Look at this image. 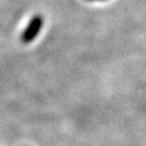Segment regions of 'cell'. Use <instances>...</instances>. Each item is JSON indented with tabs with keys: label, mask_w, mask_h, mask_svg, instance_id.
<instances>
[{
	"label": "cell",
	"mask_w": 146,
	"mask_h": 146,
	"mask_svg": "<svg viewBox=\"0 0 146 146\" xmlns=\"http://www.w3.org/2000/svg\"><path fill=\"white\" fill-rule=\"evenodd\" d=\"M43 26V17L41 15H35L31 19L26 28L23 31L21 35V41L22 43L28 44L33 42L39 35L40 31Z\"/></svg>",
	"instance_id": "1"
},
{
	"label": "cell",
	"mask_w": 146,
	"mask_h": 146,
	"mask_svg": "<svg viewBox=\"0 0 146 146\" xmlns=\"http://www.w3.org/2000/svg\"><path fill=\"white\" fill-rule=\"evenodd\" d=\"M87 1H104V0H87Z\"/></svg>",
	"instance_id": "2"
}]
</instances>
